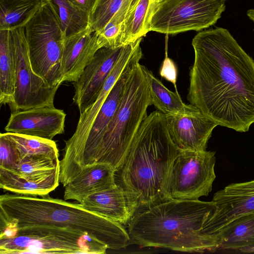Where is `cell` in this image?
I'll use <instances>...</instances> for the list:
<instances>
[{
    "label": "cell",
    "mask_w": 254,
    "mask_h": 254,
    "mask_svg": "<svg viewBox=\"0 0 254 254\" xmlns=\"http://www.w3.org/2000/svg\"><path fill=\"white\" fill-rule=\"evenodd\" d=\"M187 99L218 125L248 131L254 123V60L226 28L198 32Z\"/></svg>",
    "instance_id": "6da1fadb"
},
{
    "label": "cell",
    "mask_w": 254,
    "mask_h": 254,
    "mask_svg": "<svg viewBox=\"0 0 254 254\" xmlns=\"http://www.w3.org/2000/svg\"><path fill=\"white\" fill-rule=\"evenodd\" d=\"M216 208L212 201L168 200L138 210L127 224L129 245L188 253L213 252L220 236L205 224Z\"/></svg>",
    "instance_id": "7a4b0ae2"
},
{
    "label": "cell",
    "mask_w": 254,
    "mask_h": 254,
    "mask_svg": "<svg viewBox=\"0 0 254 254\" xmlns=\"http://www.w3.org/2000/svg\"><path fill=\"white\" fill-rule=\"evenodd\" d=\"M179 152L170 137L165 115L159 110L151 113L115 173L116 185L128 194L138 210L164 201L165 183Z\"/></svg>",
    "instance_id": "3957f363"
},
{
    "label": "cell",
    "mask_w": 254,
    "mask_h": 254,
    "mask_svg": "<svg viewBox=\"0 0 254 254\" xmlns=\"http://www.w3.org/2000/svg\"><path fill=\"white\" fill-rule=\"evenodd\" d=\"M0 223L14 231L38 225L71 227L94 236L109 249L120 250L129 245L123 225L89 211L80 203L54 198L48 194L0 195Z\"/></svg>",
    "instance_id": "277c9868"
},
{
    "label": "cell",
    "mask_w": 254,
    "mask_h": 254,
    "mask_svg": "<svg viewBox=\"0 0 254 254\" xmlns=\"http://www.w3.org/2000/svg\"><path fill=\"white\" fill-rule=\"evenodd\" d=\"M151 105L147 81L139 62L129 72L117 110L105 133L95 164L106 163L115 171L123 164Z\"/></svg>",
    "instance_id": "5b68a950"
},
{
    "label": "cell",
    "mask_w": 254,
    "mask_h": 254,
    "mask_svg": "<svg viewBox=\"0 0 254 254\" xmlns=\"http://www.w3.org/2000/svg\"><path fill=\"white\" fill-rule=\"evenodd\" d=\"M107 249L106 245L87 232L50 225L19 228L15 236L0 239V254H104Z\"/></svg>",
    "instance_id": "8992f818"
},
{
    "label": "cell",
    "mask_w": 254,
    "mask_h": 254,
    "mask_svg": "<svg viewBox=\"0 0 254 254\" xmlns=\"http://www.w3.org/2000/svg\"><path fill=\"white\" fill-rule=\"evenodd\" d=\"M24 29L33 71L49 86L60 87L63 83L62 60L65 37L49 0Z\"/></svg>",
    "instance_id": "52a82bcc"
},
{
    "label": "cell",
    "mask_w": 254,
    "mask_h": 254,
    "mask_svg": "<svg viewBox=\"0 0 254 254\" xmlns=\"http://www.w3.org/2000/svg\"><path fill=\"white\" fill-rule=\"evenodd\" d=\"M226 0H162L149 8L147 33L175 34L200 31L214 25L226 9Z\"/></svg>",
    "instance_id": "ba28073f"
},
{
    "label": "cell",
    "mask_w": 254,
    "mask_h": 254,
    "mask_svg": "<svg viewBox=\"0 0 254 254\" xmlns=\"http://www.w3.org/2000/svg\"><path fill=\"white\" fill-rule=\"evenodd\" d=\"M215 152L179 150L169 169L164 201L197 200L211 191L216 178Z\"/></svg>",
    "instance_id": "9c48e42d"
},
{
    "label": "cell",
    "mask_w": 254,
    "mask_h": 254,
    "mask_svg": "<svg viewBox=\"0 0 254 254\" xmlns=\"http://www.w3.org/2000/svg\"><path fill=\"white\" fill-rule=\"evenodd\" d=\"M16 54L14 100L11 112L44 106H54L59 87H51L33 71L29 56L24 27L11 30Z\"/></svg>",
    "instance_id": "30bf717a"
},
{
    "label": "cell",
    "mask_w": 254,
    "mask_h": 254,
    "mask_svg": "<svg viewBox=\"0 0 254 254\" xmlns=\"http://www.w3.org/2000/svg\"><path fill=\"white\" fill-rule=\"evenodd\" d=\"M141 42L140 39L126 45L95 101L80 113L74 133L64 141V152L60 160V178L66 173L81 151L96 117L117 80L135 56L142 51Z\"/></svg>",
    "instance_id": "8fae6325"
},
{
    "label": "cell",
    "mask_w": 254,
    "mask_h": 254,
    "mask_svg": "<svg viewBox=\"0 0 254 254\" xmlns=\"http://www.w3.org/2000/svg\"><path fill=\"white\" fill-rule=\"evenodd\" d=\"M142 57L140 52L121 74L109 93L92 125L83 148L66 173L60 178L64 187L85 167L95 164L97 155L105 133L122 98L127 77L133 65Z\"/></svg>",
    "instance_id": "7c38bea8"
},
{
    "label": "cell",
    "mask_w": 254,
    "mask_h": 254,
    "mask_svg": "<svg viewBox=\"0 0 254 254\" xmlns=\"http://www.w3.org/2000/svg\"><path fill=\"white\" fill-rule=\"evenodd\" d=\"M216 208L205 226L206 233L217 235L238 216L254 212V180L231 184L214 193Z\"/></svg>",
    "instance_id": "4fadbf2b"
},
{
    "label": "cell",
    "mask_w": 254,
    "mask_h": 254,
    "mask_svg": "<svg viewBox=\"0 0 254 254\" xmlns=\"http://www.w3.org/2000/svg\"><path fill=\"white\" fill-rule=\"evenodd\" d=\"M125 46L99 49L78 80L72 82L73 101L80 113L95 101Z\"/></svg>",
    "instance_id": "5bb4252c"
},
{
    "label": "cell",
    "mask_w": 254,
    "mask_h": 254,
    "mask_svg": "<svg viewBox=\"0 0 254 254\" xmlns=\"http://www.w3.org/2000/svg\"><path fill=\"white\" fill-rule=\"evenodd\" d=\"M165 117L170 137L179 150H206L212 130L218 126L198 109L187 114H167Z\"/></svg>",
    "instance_id": "9a60e30c"
},
{
    "label": "cell",
    "mask_w": 254,
    "mask_h": 254,
    "mask_svg": "<svg viewBox=\"0 0 254 254\" xmlns=\"http://www.w3.org/2000/svg\"><path fill=\"white\" fill-rule=\"evenodd\" d=\"M66 114L54 106L11 112L6 132L52 139L64 132Z\"/></svg>",
    "instance_id": "2e32d148"
},
{
    "label": "cell",
    "mask_w": 254,
    "mask_h": 254,
    "mask_svg": "<svg viewBox=\"0 0 254 254\" xmlns=\"http://www.w3.org/2000/svg\"><path fill=\"white\" fill-rule=\"evenodd\" d=\"M100 49L97 34L89 26L65 38L62 60L63 82H75Z\"/></svg>",
    "instance_id": "e0dca14e"
},
{
    "label": "cell",
    "mask_w": 254,
    "mask_h": 254,
    "mask_svg": "<svg viewBox=\"0 0 254 254\" xmlns=\"http://www.w3.org/2000/svg\"><path fill=\"white\" fill-rule=\"evenodd\" d=\"M80 204L87 210L124 226L138 210L128 194L118 185L88 196Z\"/></svg>",
    "instance_id": "ac0fdd59"
},
{
    "label": "cell",
    "mask_w": 254,
    "mask_h": 254,
    "mask_svg": "<svg viewBox=\"0 0 254 254\" xmlns=\"http://www.w3.org/2000/svg\"><path fill=\"white\" fill-rule=\"evenodd\" d=\"M115 170L106 163L85 167L64 187V200H75L81 203L88 196L116 186Z\"/></svg>",
    "instance_id": "d6986e66"
},
{
    "label": "cell",
    "mask_w": 254,
    "mask_h": 254,
    "mask_svg": "<svg viewBox=\"0 0 254 254\" xmlns=\"http://www.w3.org/2000/svg\"><path fill=\"white\" fill-rule=\"evenodd\" d=\"M16 54L10 30H0V103H14L16 74Z\"/></svg>",
    "instance_id": "ffe728a7"
},
{
    "label": "cell",
    "mask_w": 254,
    "mask_h": 254,
    "mask_svg": "<svg viewBox=\"0 0 254 254\" xmlns=\"http://www.w3.org/2000/svg\"><path fill=\"white\" fill-rule=\"evenodd\" d=\"M60 171L42 179L33 181L21 178L13 172L0 167V187L4 190L22 195L42 196L55 190L60 182Z\"/></svg>",
    "instance_id": "44dd1931"
},
{
    "label": "cell",
    "mask_w": 254,
    "mask_h": 254,
    "mask_svg": "<svg viewBox=\"0 0 254 254\" xmlns=\"http://www.w3.org/2000/svg\"><path fill=\"white\" fill-rule=\"evenodd\" d=\"M218 234L220 238L219 249L241 251L254 247V212L238 216Z\"/></svg>",
    "instance_id": "7402d4cb"
},
{
    "label": "cell",
    "mask_w": 254,
    "mask_h": 254,
    "mask_svg": "<svg viewBox=\"0 0 254 254\" xmlns=\"http://www.w3.org/2000/svg\"><path fill=\"white\" fill-rule=\"evenodd\" d=\"M142 68L148 84L151 105L158 110L167 115L187 114L198 109L184 103L178 92H172L166 88L145 66L142 65Z\"/></svg>",
    "instance_id": "603a6c76"
},
{
    "label": "cell",
    "mask_w": 254,
    "mask_h": 254,
    "mask_svg": "<svg viewBox=\"0 0 254 254\" xmlns=\"http://www.w3.org/2000/svg\"><path fill=\"white\" fill-rule=\"evenodd\" d=\"M49 0H0V30L24 27Z\"/></svg>",
    "instance_id": "cb8c5ba5"
},
{
    "label": "cell",
    "mask_w": 254,
    "mask_h": 254,
    "mask_svg": "<svg viewBox=\"0 0 254 254\" xmlns=\"http://www.w3.org/2000/svg\"><path fill=\"white\" fill-rule=\"evenodd\" d=\"M151 0H133L124 21L120 43L122 46L145 36L146 19Z\"/></svg>",
    "instance_id": "d4e9b609"
},
{
    "label": "cell",
    "mask_w": 254,
    "mask_h": 254,
    "mask_svg": "<svg viewBox=\"0 0 254 254\" xmlns=\"http://www.w3.org/2000/svg\"><path fill=\"white\" fill-rule=\"evenodd\" d=\"M3 134L15 146L20 159L40 156L59 158L57 144L52 139L12 132H6Z\"/></svg>",
    "instance_id": "484cf974"
},
{
    "label": "cell",
    "mask_w": 254,
    "mask_h": 254,
    "mask_svg": "<svg viewBox=\"0 0 254 254\" xmlns=\"http://www.w3.org/2000/svg\"><path fill=\"white\" fill-rule=\"evenodd\" d=\"M61 23L65 38L89 26V12L83 10L69 0H49Z\"/></svg>",
    "instance_id": "4316f807"
},
{
    "label": "cell",
    "mask_w": 254,
    "mask_h": 254,
    "mask_svg": "<svg viewBox=\"0 0 254 254\" xmlns=\"http://www.w3.org/2000/svg\"><path fill=\"white\" fill-rule=\"evenodd\" d=\"M9 170L27 180L39 181L60 171V161L46 156L23 158Z\"/></svg>",
    "instance_id": "83f0119b"
},
{
    "label": "cell",
    "mask_w": 254,
    "mask_h": 254,
    "mask_svg": "<svg viewBox=\"0 0 254 254\" xmlns=\"http://www.w3.org/2000/svg\"><path fill=\"white\" fill-rule=\"evenodd\" d=\"M133 0H127L97 34V42L101 48H116L121 45L123 24Z\"/></svg>",
    "instance_id": "f1b7e54d"
},
{
    "label": "cell",
    "mask_w": 254,
    "mask_h": 254,
    "mask_svg": "<svg viewBox=\"0 0 254 254\" xmlns=\"http://www.w3.org/2000/svg\"><path fill=\"white\" fill-rule=\"evenodd\" d=\"M127 0H96L89 12V25L100 31Z\"/></svg>",
    "instance_id": "f546056e"
},
{
    "label": "cell",
    "mask_w": 254,
    "mask_h": 254,
    "mask_svg": "<svg viewBox=\"0 0 254 254\" xmlns=\"http://www.w3.org/2000/svg\"><path fill=\"white\" fill-rule=\"evenodd\" d=\"M20 156L13 143L3 134H0V167L10 170L19 161Z\"/></svg>",
    "instance_id": "4dcf8cb0"
},
{
    "label": "cell",
    "mask_w": 254,
    "mask_h": 254,
    "mask_svg": "<svg viewBox=\"0 0 254 254\" xmlns=\"http://www.w3.org/2000/svg\"><path fill=\"white\" fill-rule=\"evenodd\" d=\"M159 73L162 77L164 78L174 84L176 92H178L176 86L177 79V66L174 61L168 57L167 54L162 63Z\"/></svg>",
    "instance_id": "1f68e13d"
},
{
    "label": "cell",
    "mask_w": 254,
    "mask_h": 254,
    "mask_svg": "<svg viewBox=\"0 0 254 254\" xmlns=\"http://www.w3.org/2000/svg\"><path fill=\"white\" fill-rule=\"evenodd\" d=\"M80 9L90 12L96 0H69Z\"/></svg>",
    "instance_id": "d6a6232c"
},
{
    "label": "cell",
    "mask_w": 254,
    "mask_h": 254,
    "mask_svg": "<svg viewBox=\"0 0 254 254\" xmlns=\"http://www.w3.org/2000/svg\"><path fill=\"white\" fill-rule=\"evenodd\" d=\"M247 15L249 18L252 20L254 24V9H249L247 11Z\"/></svg>",
    "instance_id": "836d02e7"
},
{
    "label": "cell",
    "mask_w": 254,
    "mask_h": 254,
    "mask_svg": "<svg viewBox=\"0 0 254 254\" xmlns=\"http://www.w3.org/2000/svg\"><path fill=\"white\" fill-rule=\"evenodd\" d=\"M161 0H151V3H150V6H149V8H151V7H152L153 6L155 5L156 4L158 3V2L161 1Z\"/></svg>",
    "instance_id": "e575fe53"
}]
</instances>
